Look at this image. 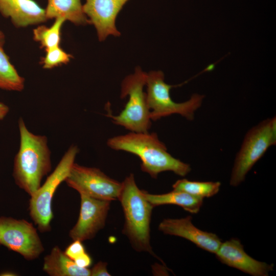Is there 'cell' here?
<instances>
[{"label": "cell", "instance_id": "13", "mask_svg": "<svg viewBox=\"0 0 276 276\" xmlns=\"http://www.w3.org/2000/svg\"><path fill=\"white\" fill-rule=\"evenodd\" d=\"M215 254L222 263L253 276H267L273 268V264L257 261L249 256L236 238L222 242Z\"/></svg>", "mask_w": 276, "mask_h": 276}, {"label": "cell", "instance_id": "7", "mask_svg": "<svg viewBox=\"0 0 276 276\" xmlns=\"http://www.w3.org/2000/svg\"><path fill=\"white\" fill-rule=\"evenodd\" d=\"M79 151L77 146H70L43 184L31 196L30 215L41 232H47L51 229L53 197L58 187L68 175Z\"/></svg>", "mask_w": 276, "mask_h": 276}, {"label": "cell", "instance_id": "1", "mask_svg": "<svg viewBox=\"0 0 276 276\" xmlns=\"http://www.w3.org/2000/svg\"><path fill=\"white\" fill-rule=\"evenodd\" d=\"M107 144L113 150L127 152L139 157L142 170L154 178L165 171L185 176L191 170L190 165L168 152L166 146L154 132H131L109 138Z\"/></svg>", "mask_w": 276, "mask_h": 276}, {"label": "cell", "instance_id": "3", "mask_svg": "<svg viewBox=\"0 0 276 276\" xmlns=\"http://www.w3.org/2000/svg\"><path fill=\"white\" fill-rule=\"evenodd\" d=\"M122 183L118 199L125 217L123 233L128 238L134 249L152 254L150 224L154 206L145 198L143 190L137 187L133 174L127 176Z\"/></svg>", "mask_w": 276, "mask_h": 276}, {"label": "cell", "instance_id": "4", "mask_svg": "<svg viewBox=\"0 0 276 276\" xmlns=\"http://www.w3.org/2000/svg\"><path fill=\"white\" fill-rule=\"evenodd\" d=\"M147 73L137 67L133 74L126 76L121 84V98L128 97L124 108L118 115L108 113L112 122L118 125L134 132H148L151 125L150 111L146 93Z\"/></svg>", "mask_w": 276, "mask_h": 276}, {"label": "cell", "instance_id": "24", "mask_svg": "<svg viewBox=\"0 0 276 276\" xmlns=\"http://www.w3.org/2000/svg\"><path fill=\"white\" fill-rule=\"evenodd\" d=\"M76 264L82 268H88L91 265L92 259L86 252L74 260Z\"/></svg>", "mask_w": 276, "mask_h": 276}, {"label": "cell", "instance_id": "22", "mask_svg": "<svg viewBox=\"0 0 276 276\" xmlns=\"http://www.w3.org/2000/svg\"><path fill=\"white\" fill-rule=\"evenodd\" d=\"M64 251L65 255L73 261L86 252L84 246L80 240H73Z\"/></svg>", "mask_w": 276, "mask_h": 276}, {"label": "cell", "instance_id": "20", "mask_svg": "<svg viewBox=\"0 0 276 276\" xmlns=\"http://www.w3.org/2000/svg\"><path fill=\"white\" fill-rule=\"evenodd\" d=\"M65 21L62 18H57L50 27L39 26L33 30V39L45 50L60 45L61 29Z\"/></svg>", "mask_w": 276, "mask_h": 276}, {"label": "cell", "instance_id": "11", "mask_svg": "<svg viewBox=\"0 0 276 276\" xmlns=\"http://www.w3.org/2000/svg\"><path fill=\"white\" fill-rule=\"evenodd\" d=\"M129 0H85L84 13L89 24L95 27L98 39L104 40L109 35L119 36L116 19L124 5Z\"/></svg>", "mask_w": 276, "mask_h": 276}, {"label": "cell", "instance_id": "15", "mask_svg": "<svg viewBox=\"0 0 276 276\" xmlns=\"http://www.w3.org/2000/svg\"><path fill=\"white\" fill-rule=\"evenodd\" d=\"M43 270L50 276H89L90 270L77 266L58 246L44 258Z\"/></svg>", "mask_w": 276, "mask_h": 276}, {"label": "cell", "instance_id": "5", "mask_svg": "<svg viewBox=\"0 0 276 276\" xmlns=\"http://www.w3.org/2000/svg\"><path fill=\"white\" fill-rule=\"evenodd\" d=\"M276 143V118H267L246 133L233 165L229 184L236 187L243 182L247 173Z\"/></svg>", "mask_w": 276, "mask_h": 276}, {"label": "cell", "instance_id": "21", "mask_svg": "<svg viewBox=\"0 0 276 276\" xmlns=\"http://www.w3.org/2000/svg\"><path fill=\"white\" fill-rule=\"evenodd\" d=\"M45 51V54L41 60V63L43 68L45 69H51L67 64L72 57V55L64 51L60 45Z\"/></svg>", "mask_w": 276, "mask_h": 276}, {"label": "cell", "instance_id": "26", "mask_svg": "<svg viewBox=\"0 0 276 276\" xmlns=\"http://www.w3.org/2000/svg\"><path fill=\"white\" fill-rule=\"evenodd\" d=\"M0 275H17L16 273L12 272L5 271L1 273Z\"/></svg>", "mask_w": 276, "mask_h": 276}, {"label": "cell", "instance_id": "17", "mask_svg": "<svg viewBox=\"0 0 276 276\" xmlns=\"http://www.w3.org/2000/svg\"><path fill=\"white\" fill-rule=\"evenodd\" d=\"M147 200L153 206L176 205L190 213H197L203 203L202 198L194 197L181 191L173 190L162 194H152L143 191Z\"/></svg>", "mask_w": 276, "mask_h": 276}, {"label": "cell", "instance_id": "12", "mask_svg": "<svg viewBox=\"0 0 276 276\" xmlns=\"http://www.w3.org/2000/svg\"><path fill=\"white\" fill-rule=\"evenodd\" d=\"M192 219L190 216L180 219H165L159 223L158 229L165 234L185 238L203 250L216 254L222 243L221 240L216 234L196 227Z\"/></svg>", "mask_w": 276, "mask_h": 276}, {"label": "cell", "instance_id": "2", "mask_svg": "<svg viewBox=\"0 0 276 276\" xmlns=\"http://www.w3.org/2000/svg\"><path fill=\"white\" fill-rule=\"evenodd\" d=\"M18 124L20 145L14 159L13 177L16 185L31 196L51 171V152L47 136L29 131L21 118Z\"/></svg>", "mask_w": 276, "mask_h": 276}, {"label": "cell", "instance_id": "6", "mask_svg": "<svg viewBox=\"0 0 276 276\" xmlns=\"http://www.w3.org/2000/svg\"><path fill=\"white\" fill-rule=\"evenodd\" d=\"M146 85L147 87L146 99L151 121H157L174 114H179L188 120L192 121L204 98L203 95L194 94L185 102H175L170 96V90L172 87L178 85L166 83L164 74L160 71L147 73Z\"/></svg>", "mask_w": 276, "mask_h": 276}, {"label": "cell", "instance_id": "8", "mask_svg": "<svg viewBox=\"0 0 276 276\" xmlns=\"http://www.w3.org/2000/svg\"><path fill=\"white\" fill-rule=\"evenodd\" d=\"M1 245L20 254L27 260L39 258L44 250L32 223L11 217H0Z\"/></svg>", "mask_w": 276, "mask_h": 276}, {"label": "cell", "instance_id": "9", "mask_svg": "<svg viewBox=\"0 0 276 276\" xmlns=\"http://www.w3.org/2000/svg\"><path fill=\"white\" fill-rule=\"evenodd\" d=\"M65 181L79 194L110 201L118 199L122 188V183L109 177L99 169L75 163Z\"/></svg>", "mask_w": 276, "mask_h": 276}, {"label": "cell", "instance_id": "19", "mask_svg": "<svg viewBox=\"0 0 276 276\" xmlns=\"http://www.w3.org/2000/svg\"><path fill=\"white\" fill-rule=\"evenodd\" d=\"M219 181H191L187 179L177 180L173 185V190L181 191L194 197L203 199L212 197L219 191Z\"/></svg>", "mask_w": 276, "mask_h": 276}, {"label": "cell", "instance_id": "25", "mask_svg": "<svg viewBox=\"0 0 276 276\" xmlns=\"http://www.w3.org/2000/svg\"><path fill=\"white\" fill-rule=\"evenodd\" d=\"M9 107L3 102H0V121L3 120L9 111Z\"/></svg>", "mask_w": 276, "mask_h": 276}, {"label": "cell", "instance_id": "23", "mask_svg": "<svg viewBox=\"0 0 276 276\" xmlns=\"http://www.w3.org/2000/svg\"><path fill=\"white\" fill-rule=\"evenodd\" d=\"M107 263L100 261L95 264L90 270L91 276H110L107 270Z\"/></svg>", "mask_w": 276, "mask_h": 276}, {"label": "cell", "instance_id": "10", "mask_svg": "<svg viewBox=\"0 0 276 276\" xmlns=\"http://www.w3.org/2000/svg\"><path fill=\"white\" fill-rule=\"evenodd\" d=\"M81 206L78 219L70 230L73 240L83 241L93 238L105 225L110 201L96 199L80 194Z\"/></svg>", "mask_w": 276, "mask_h": 276}, {"label": "cell", "instance_id": "16", "mask_svg": "<svg viewBox=\"0 0 276 276\" xmlns=\"http://www.w3.org/2000/svg\"><path fill=\"white\" fill-rule=\"evenodd\" d=\"M45 9L47 19L62 18L76 25L89 24L81 0H47Z\"/></svg>", "mask_w": 276, "mask_h": 276}, {"label": "cell", "instance_id": "14", "mask_svg": "<svg viewBox=\"0 0 276 276\" xmlns=\"http://www.w3.org/2000/svg\"><path fill=\"white\" fill-rule=\"evenodd\" d=\"M0 13L17 28L45 22V9L34 0H0Z\"/></svg>", "mask_w": 276, "mask_h": 276}, {"label": "cell", "instance_id": "18", "mask_svg": "<svg viewBox=\"0 0 276 276\" xmlns=\"http://www.w3.org/2000/svg\"><path fill=\"white\" fill-rule=\"evenodd\" d=\"M5 35L0 30V89L20 91L25 86V79L17 72L5 52Z\"/></svg>", "mask_w": 276, "mask_h": 276}]
</instances>
